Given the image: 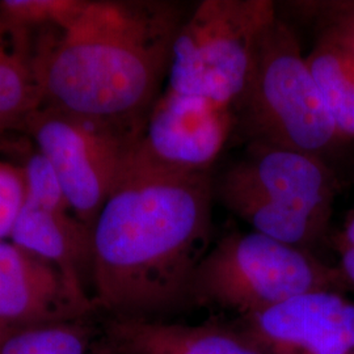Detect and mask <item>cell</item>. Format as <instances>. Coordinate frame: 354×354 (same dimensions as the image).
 <instances>
[{
  "label": "cell",
  "mask_w": 354,
  "mask_h": 354,
  "mask_svg": "<svg viewBox=\"0 0 354 354\" xmlns=\"http://www.w3.org/2000/svg\"><path fill=\"white\" fill-rule=\"evenodd\" d=\"M212 171L174 172L133 159L92 228L93 301L112 317L152 319L190 306L212 247Z\"/></svg>",
  "instance_id": "obj_1"
},
{
  "label": "cell",
  "mask_w": 354,
  "mask_h": 354,
  "mask_svg": "<svg viewBox=\"0 0 354 354\" xmlns=\"http://www.w3.org/2000/svg\"><path fill=\"white\" fill-rule=\"evenodd\" d=\"M185 17L172 1H79L35 57L42 104L143 131Z\"/></svg>",
  "instance_id": "obj_2"
},
{
  "label": "cell",
  "mask_w": 354,
  "mask_h": 354,
  "mask_svg": "<svg viewBox=\"0 0 354 354\" xmlns=\"http://www.w3.org/2000/svg\"><path fill=\"white\" fill-rule=\"evenodd\" d=\"M337 190L327 160L261 143L214 178V198L253 231L304 250L327 232Z\"/></svg>",
  "instance_id": "obj_3"
},
{
  "label": "cell",
  "mask_w": 354,
  "mask_h": 354,
  "mask_svg": "<svg viewBox=\"0 0 354 354\" xmlns=\"http://www.w3.org/2000/svg\"><path fill=\"white\" fill-rule=\"evenodd\" d=\"M250 143L327 160L342 142L290 26L276 16L259 39L251 74L234 105Z\"/></svg>",
  "instance_id": "obj_4"
},
{
  "label": "cell",
  "mask_w": 354,
  "mask_h": 354,
  "mask_svg": "<svg viewBox=\"0 0 354 354\" xmlns=\"http://www.w3.org/2000/svg\"><path fill=\"white\" fill-rule=\"evenodd\" d=\"M345 290L337 266L324 264L310 250L256 231H234L203 257L190 301L244 317L306 292Z\"/></svg>",
  "instance_id": "obj_5"
},
{
  "label": "cell",
  "mask_w": 354,
  "mask_h": 354,
  "mask_svg": "<svg viewBox=\"0 0 354 354\" xmlns=\"http://www.w3.org/2000/svg\"><path fill=\"white\" fill-rule=\"evenodd\" d=\"M276 16L270 0H203L177 32L167 88L234 108L259 39Z\"/></svg>",
  "instance_id": "obj_6"
},
{
  "label": "cell",
  "mask_w": 354,
  "mask_h": 354,
  "mask_svg": "<svg viewBox=\"0 0 354 354\" xmlns=\"http://www.w3.org/2000/svg\"><path fill=\"white\" fill-rule=\"evenodd\" d=\"M23 129L55 171L73 213L92 230L142 131L49 104L29 114Z\"/></svg>",
  "instance_id": "obj_7"
},
{
  "label": "cell",
  "mask_w": 354,
  "mask_h": 354,
  "mask_svg": "<svg viewBox=\"0 0 354 354\" xmlns=\"http://www.w3.org/2000/svg\"><path fill=\"white\" fill-rule=\"evenodd\" d=\"M235 127L232 108L165 88L130 156L174 172L212 171Z\"/></svg>",
  "instance_id": "obj_8"
},
{
  "label": "cell",
  "mask_w": 354,
  "mask_h": 354,
  "mask_svg": "<svg viewBox=\"0 0 354 354\" xmlns=\"http://www.w3.org/2000/svg\"><path fill=\"white\" fill-rule=\"evenodd\" d=\"M96 308L83 283L12 241H0V337L19 329L87 320Z\"/></svg>",
  "instance_id": "obj_9"
},
{
  "label": "cell",
  "mask_w": 354,
  "mask_h": 354,
  "mask_svg": "<svg viewBox=\"0 0 354 354\" xmlns=\"http://www.w3.org/2000/svg\"><path fill=\"white\" fill-rule=\"evenodd\" d=\"M235 328L266 354H354V304L337 291L292 297Z\"/></svg>",
  "instance_id": "obj_10"
},
{
  "label": "cell",
  "mask_w": 354,
  "mask_h": 354,
  "mask_svg": "<svg viewBox=\"0 0 354 354\" xmlns=\"http://www.w3.org/2000/svg\"><path fill=\"white\" fill-rule=\"evenodd\" d=\"M105 342L115 354H266L235 327L111 317Z\"/></svg>",
  "instance_id": "obj_11"
},
{
  "label": "cell",
  "mask_w": 354,
  "mask_h": 354,
  "mask_svg": "<svg viewBox=\"0 0 354 354\" xmlns=\"http://www.w3.org/2000/svg\"><path fill=\"white\" fill-rule=\"evenodd\" d=\"M11 241L58 266L83 283L82 270L92 269V230L71 209L50 207L26 198Z\"/></svg>",
  "instance_id": "obj_12"
},
{
  "label": "cell",
  "mask_w": 354,
  "mask_h": 354,
  "mask_svg": "<svg viewBox=\"0 0 354 354\" xmlns=\"http://www.w3.org/2000/svg\"><path fill=\"white\" fill-rule=\"evenodd\" d=\"M42 104L35 58L28 54L26 26L0 12V131L24 127Z\"/></svg>",
  "instance_id": "obj_13"
},
{
  "label": "cell",
  "mask_w": 354,
  "mask_h": 354,
  "mask_svg": "<svg viewBox=\"0 0 354 354\" xmlns=\"http://www.w3.org/2000/svg\"><path fill=\"white\" fill-rule=\"evenodd\" d=\"M306 61L339 137L342 142L354 140V59L339 48L317 41Z\"/></svg>",
  "instance_id": "obj_14"
},
{
  "label": "cell",
  "mask_w": 354,
  "mask_h": 354,
  "mask_svg": "<svg viewBox=\"0 0 354 354\" xmlns=\"http://www.w3.org/2000/svg\"><path fill=\"white\" fill-rule=\"evenodd\" d=\"M95 335L87 320L19 329L0 337V354H89Z\"/></svg>",
  "instance_id": "obj_15"
},
{
  "label": "cell",
  "mask_w": 354,
  "mask_h": 354,
  "mask_svg": "<svg viewBox=\"0 0 354 354\" xmlns=\"http://www.w3.org/2000/svg\"><path fill=\"white\" fill-rule=\"evenodd\" d=\"M295 6L314 19L317 41L330 44L354 59V0L302 1Z\"/></svg>",
  "instance_id": "obj_16"
},
{
  "label": "cell",
  "mask_w": 354,
  "mask_h": 354,
  "mask_svg": "<svg viewBox=\"0 0 354 354\" xmlns=\"http://www.w3.org/2000/svg\"><path fill=\"white\" fill-rule=\"evenodd\" d=\"M23 171L26 176L28 200L50 207L71 209L59 178L49 160L41 152L37 150L26 158Z\"/></svg>",
  "instance_id": "obj_17"
},
{
  "label": "cell",
  "mask_w": 354,
  "mask_h": 354,
  "mask_svg": "<svg viewBox=\"0 0 354 354\" xmlns=\"http://www.w3.org/2000/svg\"><path fill=\"white\" fill-rule=\"evenodd\" d=\"M26 198L23 167L0 160V241L11 238Z\"/></svg>",
  "instance_id": "obj_18"
},
{
  "label": "cell",
  "mask_w": 354,
  "mask_h": 354,
  "mask_svg": "<svg viewBox=\"0 0 354 354\" xmlns=\"http://www.w3.org/2000/svg\"><path fill=\"white\" fill-rule=\"evenodd\" d=\"M335 247H354V212L346 218L344 226L336 235Z\"/></svg>",
  "instance_id": "obj_19"
},
{
  "label": "cell",
  "mask_w": 354,
  "mask_h": 354,
  "mask_svg": "<svg viewBox=\"0 0 354 354\" xmlns=\"http://www.w3.org/2000/svg\"><path fill=\"white\" fill-rule=\"evenodd\" d=\"M89 354H115L114 353L113 349L111 348V345L108 342H105L104 339L99 340V342H95L92 351Z\"/></svg>",
  "instance_id": "obj_20"
}]
</instances>
